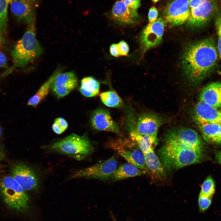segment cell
<instances>
[{
	"label": "cell",
	"instance_id": "1",
	"mask_svg": "<svg viewBox=\"0 0 221 221\" xmlns=\"http://www.w3.org/2000/svg\"><path fill=\"white\" fill-rule=\"evenodd\" d=\"M166 139L158 153L167 169H177L203 159V145L191 134L182 132L168 134Z\"/></svg>",
	"mask_w": 221,
	"mask_h": 221
},
{
	"label": "cell",
	"instance_id": "2",
	"mask_svg": "<svg viewBox=\"0 0 221 221\" xmlns=\"http://www.w3.org/2000/svg\"><path fill=\"white\" fill-rule=\"evenodd\" d=\"M218 52L214 42L207 39L188 46L183 54L182 68L190 81L199 82L211 71L216 64Z\"/></svg>",
	"mask_w": 221,
	"mask_h": 221
},
{
	"label": "cell",
	"instance_id": "3",
	"mask_svg": "<svg viewBox=\"0 0 221 221\" xmlns=\"http://www.w3.org/2000/svg\"><path fill=\"white\" fill-rule=\"evenodd\" d=\"M43 52V49L36 37L35 26L28 27L12 51L13 67H25Z\"/></svg>",
	"mask_w": 221,
	"mask_h": 221
},
{
	"label": "cell",
	"instance_id": "4",
	"mask_svg": "<svg viewBox=\"0 0 221 221\" xmlns=\"http://www.w3.org/2000/svg\"><path fill=\"white\" fill-rule=\"evenodd\" d=\"M51 151L63 154L77 160H81L91 153L93 147L86 136L72 134L50 145Z\"/></svg>",
	"mask_w": 221,
	"mask_h": 221
},
{
	"label": "cell",
	"instance_id": "5",
	"mask_svg": "<svg viewBox=\"0 0 221 221\" xmlns=\"http://www.w3.org/2000/svg\"><path fill=\"white\" fill-rule=\"evenodd\" d=\"M13 177L6 176L0 180V192L6 203L10 208L23 211L28 208L29 196Z\"/></svg>",
	"mask_w": 221,
	"mask_h": 221
},
{
	"label": "cell",
	"instance_id": "6",
	"mask_svg": "<svg viewBox=\"0 0 221 221\" xmlns=\"http://www.w3.org/2000/svg\"><path fill=\"white\" fill-rule=\"evenodd\" d=\"M189 7L187 25L193 28L206 24L216 10V5L213 0H189Z\"/></svg>",
	"mask_w": 221,
	"mask_h": 221
},
{
	"label": "cell",
	"instance_id": "7",
	"mask_svg": "<svg viewBox=\"0 0 221 221\" xmlns=\"http://www.w3.org/2000/svg\"><path fill=\"white\" fill-rule=\"evenodd\" d=\"M117 165V161L113 156L107 160L76 171L72 177L73 178H83L105 181L110 178Z\"/></svg>",
	"mask_w": 221,
	"mask_h": 221
},
{
	"label": "cell",
	"instance_id": "8",
	"mask_svg": "<svg viewBox=\"0 0 221 221\" xmlns=\"http://www.w3.org/2000/svg\"><path fill=\"white\" fill-rule=\"evenodd\" d=\"M112 147L128 163L149 172L144 154L134 142L126 141L114 144Z\"/></svg>",
	"mask_w": 221,
	"mask_h": 221
},
{
	"label": "cell",
	"instance_id": "9",
	"mask_svg": "<svg viewBox=\"0 0 221 221\" xmlns=\"http://www.w3.org/2000/svg\"><path fill=\"white\" fill-rule=\"evenodd\" d=\"M10 4L11 11L18 21L28 27L35 26L38 0H11Z\"/></svg>",
	"mask_w": 221,
	"mask_h": 221
},
{
	"label": "cell",
	"instance_id": "10",
	"mask_svg": "<svg viewBox=\"0 0 221 221\" xmlns=\"http://www.w3.org/2000/svg\"><path fill=\"white\" fill-rule=\"evenodd\" d=\"M164 29V21L161 18L153 22L149 23L143 28L140 37L143 53L160 44L162 40Z\"/></svg>",
	"mask_w": 221,
	"mask_h": 221
},
{
	"label": "cell",
	"instance_id": "11",
	"mask_svg": "<svg viewBox=\"0 0 221 221\" xmlns=\"http://www.w3.org/2000/svg\"><path fill=\"white\" fill-rule=\"evenodd\" d=\"M189 12V0H175L166 7L164 17L170 25L177 26L187 21Z\"/></svg>",
	"mask_w": 221,
	"mask_h": 221
},
{
	"label": "cell",
	"instance_id": "12",
	"mask_svg": "<svg viewBox=\"0 0 221 221\" xmlns=\"http://www.w3.org/2000/svg\"><path fill=\"white\" fill-rule=\"evenodd\" d=\"M12 176L25 191L36 189L39 181L34 171L29 167L22 163L15 165L11 170Z\"/></svg>",
	"mask_w": 221,
	"mask_h": 221
},
{
	"label": "cell",
	"instance_id": "13",
	"mask_svg": "<svg viewBox=\"0 0 221 221\" xmlns=\"http://www.w3.org/2000/svg\"><path fill=\"white\" fill-rule=\"evenodd\" d=\"M78 84V79L74 72H59L53 81L51 89L58 98H60L69 93Z\"/></svg>",
	"mask_w": 221,
	"mask_h": 221
},
{
	"label": "cell",
	"instance_id": "14",
	"mask_svg": "<svg viewBox=\"0 0 221 221\" xmlns=\"http://www.w3.org/2000/svg\"><path fill=\"white\" fill-rule=\"evenodd\" d=\"M91 124L94 129L100 131H110L120 134V130L113 120L109 112L103 109H98L93 113Z\"/></svg>",
	"mask_w": 221,
	"mask_h": 221
},
{
	"label": "cell",
	"instance_id": "15",
	"mask_svg": "<svg viewBox=\"0 0 221 221\" xmlns=\"http://www.w3.org/2000/svg\"><path fill=\"white\" fill-rule=\"evenodd\" d=\"M162 122L160 116L152 113H146L139 118L134 129L141 135L157 136L158 130Z\"/></svg>",
	"mask_w": 221,
	"mask_h": 221
},
{
	"label": "cell",
	"instance_id": "16",
	"mask_svg": "<svg viewBox=\"0 0 221 221\" xmlns=\"http://www.w3.org/2000/svg\"><path fill=\"white\" fill-rule=\"evenodd\" d=\"M112 14L114 20L122 25L134 24L138 21L139 18L137 11L128 7L123 0L118 1L115 3Z\"/></svg>",
	"mask_w": 221,
	"mask_h": 221
},
{
	"label": "cell",
	"instance_id": "17",
	"mask_svg": "<svg viewBox=\"0 0 221 221\" xmlns=\"http://www.w3.org/2000/svg\"><path fill=\"white\" fill-rule=\"evenodd\" d=\"M194 120L221 124V115L219 110L201 101L196 104L194 109Z\"/></svg>",
	"mask_w": 221,
	"mask_h": 221
},
{
	"label": "cell",
	"instance_id": "18",
	"mask_svg": "<svg viewBox=\"0 0 221 221\" xmlns=\"http://www.w3.org/2000/svg\"><path fill=\"white\" fill-rule=\"evenodd\" d=\"M200 101L216 108L221 107V83L213 82L204 87L200 93Z\"/></svg>",
	"mask_w": 221,
	"mask_h": 221
},
{
	"label": "cell",
	"instance_id": "19",
	"mask_svg": "<svg viewBox=\"0 0 221 221\" xmlns=\"http://www.w3.org/2000/svg\"><path fill=\"white\" fill-rule=\"evenodd\" d=\"M147 172L129 163L120 165L112 174L110 179L113 182L145 174Z\"/></svg>",
	"mask_w": 221,
	"mask_h": 221
},
{
	"label": "cell",
	"instance_id": "20",
	"mask_svg": "<svg viewBox=\"0 0 221 221\" xmlns=\"http://www.w3.org/2000/svg\"><path fill=\"white\" fill-rule=\"evenodd\" d=\"M130 135L131 140L144 154L147 153L151 147H154L157 144V136L141 135L134 129L130 131Z\"/></svg>",
	"mask_w": 221,
	"mask_h": 221
},
{
	"label": "cell",
	"instance_id": "21",
	"mask_svg": "<svg viewBox=\"0 0 221 221\" xmlns=\"http://www.w3.org/2000/svg\"><path fill=\"white\" fill-rule=\"evenodd\" d=\"M204 139L208 143L217 144L220 124L195 120Z\"/></svg>",
	"mask_w": 221,
	"mask_h": 221
},
{
	"label": "cell",
	"instance_id": "22",
	"mask_svg": "<svg viewBox=\"0 0 221 221\" xmlns=\"http://www.w3.org/2000/svg\"><path fill=\"white\" fill-rule=\"evenodd\" d=\"M146 165L148 169L159 178L164 177L165 169L153 151V147L150 148L147 153L144 154Z\"/></svg>",
	"mask_w": 221,
	"mask_h": 221
},
{
	"label": "cell",
	"instance_id": "23",
	"mask_svg": "<svg viewBox=\"0 0 221 221\" xmlns=\"http://www.w3.org/2000/svg\"><path fill=\"white\" fill-rule=\"evenodd\" d=\"M79 91L83 95L92 97L99 93V83L94 78L91 76L85 77L82 79Z\"/></svg>",
	"mask_w": 221,
	"mask_h": 221
},
{
	"label": "cell",
	"instance_id": "24",
	"mask_svg": "<svg viewBox=\"0 0 221 221\" xmlns=\"http://www.w3.org/2000/svg\"><path fill=\"white\" fill-rule=\"evenodd\" d=\"M59 71L55 72L40 88L36 93L28 100L27 104L36 107L42 101L48 93L52 83Z\"/></svg>",
	"mask_w": 221,
	"mask_h": 221
},
{
	"label": "cell",
	"instance_id": "25",
	"mask_svg": "<svg viewBox=\"0 0 221 221\" xmlns=\"http://www.w3.org/2000/svg\"><path fill=\"white\" fill-rule=\"evenodd\" d=\"M100 96L102 102L108 107H119L122 105V99L114 91H110L102 93Z\"/></svg>",
	"mask_w": 221,
	"mask_h": 221
},
{
	"label": "cell",
	"instance_id": "26",
	"mask_svg": "<svg viewBox=\"0 0 221 221\" xmlns=\"http://www.w3.org/2000/svg\"><path fill=\"white\" fill-rule=\"evenodd\" d=\"M11 0H0V35L2 36L7 29L8 7Z\"/></svg>",
	"mask_w": 221,
	"mask_h": 221
},
{
	"label": "cell",
	"instance_id": "27",
	"mask_svg": "<svg viewBox=\"0 0 221 221\" xmlns=\"http://www.w3.org/2000/svg\"><path fill=\"white\" fill-rule=\"evenodd\" d=\"M214 181L210 176H208L204 180L201 186L200 194L207 196H212L215 192Z\"/></svg>",
	"mask_w": 221,
	"mask_h": 221
},
{
	"label": "cell",
	"instance_id": "28",
	"mask_svg": "<svg viewBox=\"0 0 221 221\" xmlns=\"http://www.w3.org/2000/svg\"><path fill=\"white\" fill-rule=\"evenodd\" d=\"M68 126L67 122L62 118H56L52 126L53 131L57 134H60L64 132Z\"/></svg>",
	"mask_w": 221,
	"mask_h": 221
},
{
	"label": "cell",
	"instance_id": "29",
	"mask_svg": "<svg viewBox=\"0 0 221 221\" xmlns=\"http://www.w3.org/2000/svg\"><path fill=\"white\" fill-rule=\"evenodd\" d=\"M212 196H207L200 194L198 199V204L200 211L201 212L205 211L210 206Z\"/></svg>",
	"mask_w": 221,
	"mask_h": 221
},
{
	"label": "cell",
	"instance_id": "30",
	"mask_svg": "<svg viewBox=\"0 0 221 221\" xmlns=\"http://www.w3.org/2000/svg\"><path fill=\"white\" fill-rule=\"evenodd\" d=\"M119 53L121 56H126L129 52V48L127 43L122 41L117 44Z\"/></svg>",
	"mask_w": 221,
	"mask_h": 221
},
{
	"label": "cell",
	"instance_id": "31",
	"mask_svg": "<svg viewBox=\"0 0 221 221\" xmlns=\"http://www.w3.org/2000/svg\"><path fill=\"white\" fill-rule=\"evenodd\" d=\"M158 12L156 8L153 6L149 10L148 13V19L149 23H151L155 21L157 19Z\"/></svg>",
	"mask_w": 221,
	"mask_h": 221
},
{
	"label": "cell",
	"instance_id": "32",
	"mask_svg": "<svg viewBox=\"0 0 221 221\" xmlns=\"http://www.w3.org/2000/svg\"><path fill=\"white\" fill-rule=\"evenodd\" d=\"M123 1L128 7L136 11L140 5V0H123Z\"/></svg>",
	"mask_w": 221,
	"mask_h": 221
},
{
	"label": "cell",
	"instance_id": "33",
	"mask_svg": "<svg viewBox=\"0 0 221 221\" xmlns=\"http://www.w3.org/2000/svg\"><path fill=\"white\" fill-rule=\"evenodd\" d=\"M110 52L111 54L115 57L121 56L118 49L117 44L111 45L110 47Z\"/></svg>",
	"mask_w": 221,
	"mask_h": 221
},
{
	"label": "cell",
	"instance_id": "34",
	"mask_svg": "<svg viewBox=\"0 0 221 221\" xmlns=\"http://www.w3.org/2000/svg\"><path fill=\"white\" fill-rule=\"evenodd\" d=\"M7 60L4 53L0 51V68L7 67Z\"/></svg>",
	"mask_w": 221,
	"mask_h": 221
},
{
	"label": "cell",
	"instance_id": "35",
	"mask_svg": "<svg viewBox=\"0 0 221 221\" xmlns=\"http://www.w3.org/2000/svg\"><path fill=\"white\" fill-rule=\"evenodd\" d=\"M5 152L3 146L0 143V162L5 157Z\"/></svg>",
	"mask_w": 221,
	"mask_h": 221
},
{
	"label": "cell",
	"instance_id": "36",
	"mask_svg": "<svg viewBox=\"0 0 221 221\" xmlns=\"http://www.w3.org/2000/svg\"><path fill=\"white\" fill-rule=\"evenodd\" d=\"M215 157L218 162L221 165V150L216 151L215 153Z\"/></svg>",
	"mask_w": 221,
	"mask_h": 221
},
{
	"label": "cell",
	"instance_id": "37",
	"mask_svg": "<svg viewBox=\"0 0 221 221\" xmlns=\"http://www.w3.org/2000/svg\"><path fill=\"white\" fill-rule=\"evenodd\" d=\"M217 47L220 57L221 58V36H219Z\"/></svg>",
	"mask_w": 221,
	"mask_h": 221
},
{
	"label": "cell",
	"instance_id": "38",
	"mask_svg": "<svg viewBox=\"0 0 221 221\" xmlns=\"http://www.w3.org/2000/svg\"><path fill=\"white\" fill-rule=\"evenodd\" d=\"M217 144H221V124H220L219 133Z\"/></svg>",
	"mask_w": 221,
	"mask_h": 221
},
{
	"label": "cell",
	"instance_id": "39",
	"mask_svg": "<svg viewBox=\"0 0 221 221\" xmlns=\"http://www.w3.org/2000/svg\"><path fill=\"white\" fill-rule=\"evenodd\" d=\"M5 41L2 36L0 35V48H1L4 43Z\"/></svg>",
	"mask_w": 221,
	"mask_h": 221
},
{
	"label": "cell",
	"instance_id": "40",
	"mask_svg": "<svg viewBox=\"0 0 221 221\" xmlns=\"http://www.w3.org/2000/svg\"><path fill=\"white\" fill-rule=\"evenodd\" d=\"M218 34L219 36H221V21L219 28Z\"/></svg>",
	"mask_w": 221,
	"mask_h": 221
},
{
	"label": "cell",
	"instance_id": "41",
	"mask_svg": "<svg viewBox=\"0 0 221 221\" xmlns=\"http://www.w3.org/2000/svg\"><path fill=\"white\" fill-rule=\"evenodd\" d=\"M2 134V127L0 126V138H1Z\"/></svg>",
	"mask_w": 221,
	"mask_h": 221
},
{
	"label": "cell",
	"instance_id": "42",
	"mask_svg": "<svg viewBox=\"0 0 221 221\" xmlns=\"http://www.w3.org/2000/svg\"><path fill=\"white\" fill-rule=\"evenodd\" d=\"M153 2H157L159 0H152Z\"/></svg>",
	"mask_w": 221,
	"mask_h": 221
},
{
	"label": "cell",
	"instance_id": "43",
	"mask_svg": "<svg viewBox=\"0 0 221 221\" xmlns=\"http://www.w3.org/2000/svg\"><path fill=\"white\" fill-rule=\"evenodd\" d=\"M219 111L221 115V109L220 110H219Z\"/></svg>",
	"mask_w": 221,
	"mask_h": 221
},
{
	"label": "cell",
	"instance_id": "44",
	"mask_svg": "<svg viewBox=\"0 0 221 221\" xmlns=\"http://www.w3.org/2000/svg\"></svg>",
	"mask_w": 221,
	"mask_h": 221
}]
</instances>
